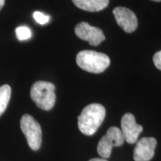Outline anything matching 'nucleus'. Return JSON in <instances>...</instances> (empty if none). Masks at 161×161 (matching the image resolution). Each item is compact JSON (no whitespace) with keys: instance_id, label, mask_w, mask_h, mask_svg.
<instances>
[{"instance_id":"nucleus-10","label":"nucleus","mask_w":161,"mask_h":161,"mask_svg":"<svg viewBox=\"0 0 161 161\" xmlns=\"http://www.w3.org/2000/svg\"><path fill=\"white\" fill-rule=\"evenodd\" d=\"M78 8L86 11H100L108 7L109 0H72Z\"/></svg>"},{"instance_id":"nucleus-14","label":"nucleus","mask_w":161,"mask_h":161,"mask_svg":"<svg viewBox=\"0 0 161 161\" xmlns=\"http://www.w3.org/2000/svg\"><path fill=\"white\" fill-rule=\"evenodd\" d=\"M153 62H154V66L158 69L161 70V51H159L154 54L153 57Z\"/></svg>"},{"instance_id":"nucleus-11","label":"nucleus","mask_w":161,"mask_h":161,"mask_svg":"<svg viewBox=\"0 0 161 161\" xmlns=\"http://www.w3.org/2000/svg\"><path fill=\"white\" fill-rule=\"evenodd\" d=\"M11 89L9 85L5 84L0 86V116L5 112L11 98Z\"/></svg>"},{"instance_id":"nucleus-2","label":"nucleus","mask_w":161,"mask_h":161,"mask_svg":"<svg viewBox=\"0 0 161 161\" xmlns=\"http://www.w3.org/2000/svg\"><path fill=\"white\" fill-rule=\"evenodd\" d=\"M76 63L82 69L92 73L103 72L110 66L108 55L92 50H83L76 56Z\"/></svg>"},{"instance_id":"nucleus-3","label":"nucleus","mask_w":161,"mask_h":161,"mask_svg":"<svg viewBox=\"0 0 161 161\" xmlns=\"http://www.w3.org/2000/svg\"><path fill=\"white\" fill-rule=\"evenodd\" d=\"M55 86L47 81L35 82L31 88V99L38 108L44 110H49L55 104Z\"/></svg>"},{"instance_id":"nucleus-17","label":"nucleus","mask_w":161,"mask_h":161,"mask_svg":"<svg viewBox=\"0 0 161 161\" xmlns=\"http://www.w3.org/2000/svg\"><path fill=\"white\" fill-rule=\"evenodd\" d=\"M152 1H154V2H161V0H152Z\"/></svg>"},{"instance_id":"nucleus-13","label":"nucleus","mask_w":161,"mask_h":161,"mask_svg":"<svg viewBox=\"0 0 161 161\" xmlns=\"http://www.w3.org/2000/svg\"><path fill=\"white\" fill-rule=\"evenodd\" d=\"M33 17L34 19L36 20V22L40 24V25H44V24L47 23L50 19V17L49 15L44 14L40 11H35L34 13Z\"/></svg>"},{"instance_id":"nucleus-16","label":"nucleus","mask_w":161,"mask_h":161,"mask_svg":"<svg viewBox=\"0 0 161 161\" xmlns=\"http://www.w3.org/2000/svg\"><path fill=\"white\" fill-rule=\"evenodd\" d=\"M4 4H5V0H0V10L3 8Z\"/></svg>"},{"instance_id":"nucleus-12","label":"nucleus","mask_w":161,"mask_h":161,"mask_svg":"<svg viewBox=\"0 0 161 161\" xmlns=\"http://www.w3.org/2000/svg\"><path fill=\"white\" fill-rule=\"evenodd\" d=\"M16 35L18 40H25L31 37V31L27 26H19L16 29Z\"/></svg>"},{"instance_id":"nucleus-5","label":"nucleus","mask_w":161,"mask_h":161,"mask_svg":"<svg viewBox=\"0 0 161 161\" xmlns=\"http://www.w3.org/2000/svg\"><path fill=\"white\" fill-rule=\"evenodd\" d=\"M124 136L119 128L110 127L101 138L97 146V152L102 158H110L114 147L121 146L124 143Z\"/></svg>"},{"instance_id":"nucleus-8","label":"nucleus","mask_w":161,"mask_h":161,"mask_svg":"<svg viewBox=\"0 0 161 161\" xmlns=\"http://www.w3.org/2000/svg\"><path fill=\"white\" fill-rule=\"evenodd\" d=\"M118 25L127 33H132L138 25L137 18L131 10L124 7H117L113 11Z\"/></svg>"},{"instance_id":"nucleus-15","label":"nucleus","mask_w":161,"mask_h":161,"mask_svg":"<svg viewBox=\"0 0 161 161\" xmlns=\"http://www.w3.org/2000/svg\"><path fill=\"white\" fill-rule=\"evenodd\" d=\"M89 161H108V160L104 158H92V159H90Z\"/></svg>"},{"instance_id":"nucleus-1","label":"nucleus","mask_w":161,"mask_h":161,"mask_svg":"<svg viewBox=\"0 0 161 161\" xmlns=\"http://www.w3.org/2000/svg\"><path fill=\"white\" fill-rule=\"evenodd\" d=\"M106 115L105 108L100 104H90L86 106L78 117V126L80 132L92 136L102 124Z\"/></svg>"},{"instance_id":"nucleus-7","label":"nucleus","mask_w":161,"mask_h":161,"mask_svg":"<svg viewBox=\"0 0 161 161\" xmlns=\"http://www.w3.org/2000/svg\"><path fill=\"white\" fill-rule=\"evenodd\" d=\"M121 131L124 136L125 141L130 144L137 142L140 133L142 131V126L136 122L134 116L130 113H127L121 119Z\"/></svg>"},{"instance_id":"nucleus-9","label":"nucleus","mask_w":161,"mask_h":161,"mask_svg":"<svg viewBox=\"0 0 161 161\" xmlns=\"http://www.w3.org/2000/svg\"><path fill=\"white\" fill-rule=\"evenodd\" d=\"M157 140L154 137H142L137 141L134 150L135 161H149L154 155Z\"/></svg>"},{"instance_id":"nucleus-4","label":"nucleus","mask_w":161,"mask_h":161,"mask_svg":"<svg viewBox=\"0 0 161 161\" xmlns=\"http://www.w3.org/2000/svg\"><path fill=\"white\" fill-rule=\"evenodd\" d=\"M20 128L25 135L29 146L37 151L42 143V129L40 124L29 114H24L20 120Z\"/></svg>"},{"instance_id":"nucleus-6","label":"nucleus","mask_w":161,"mask_h":161,"mask_svg":"<svg viewBox=\"0 0 161 161\" xmlns=\"http://www.w3.org/2000/svg\"><path fill=\"white\" fill-rule=\"evenodd\" d=\"M75 32L80 39L87 41L91 46H98L105 40L102 30L97 27L90 25L86 22H81L76 25Z\"/></svg>"}]
</instances>
